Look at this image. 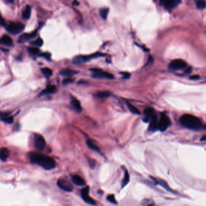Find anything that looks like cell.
Listing matches in <instances>:
<instances>
[{"label": "cell", "instance_id": "obj_1", "mask_svg": "<svg viewBox=\"0 0 206 206\" xmlns=\"http://www.w3.org/2000/svg\"><path fill=\"white\" fill-rule=\"evenodd\" d=\"M29 158L32 163L36 164L45 170H52L55 168L56 163L55 160L50 156L38 152H31Z\"/></svg>", "mask_w": 206, "mask_h": 206}, {"label": "cell", "instance_id": "obj_2", "mask_svg": "<svg viewBox=\"0 0 206 206\" xmlns=\"http://www.w3.org/2000/svg\"><path fill=\"white\" fill-rule=\"evenodd\" d=\"M179 122L182 126L190 130H198L202 127L201 120L191 114H185L181 116L179 119Z\"/></svg>", "mask_w": 206, "mask_h": 206}, {"label": "cell", "instance_id": "obj_3", "mask_svg": "<svg viewBox=\"0 0 206 206\" xmlns=\"http://www.w3.org/2000/svg\"><path fill=\"white\" fill-rule=\"evenodd\" d=\"M104 56V55H103L101 53H94L93 55H91L89 56H77L74 58L73 60V62L75 64H82L84 62H86L89 61V60L92 59H94L95 58L99 57V56Z\"/></svg>", "mask_w": 206, "mask_h": 206}, {"label": "cell", "instance_id": "obj_4", "mask_svg": "<svg viewBox=\"0 0 206 206\" xmlns=\"http://www.w3.org/2000/svg\"><path fill=\"white\" fill-rule=\"evenodd\" d=\"M24 29V26L20 23L18 22H12L7 26V30L13 34L17 35L23 31Z\"/></svg>", "mask_w": 206, "mask_h": 206}, {"label": "cell", "instance_id": "obj_5", "mask_svg": "<svg viewBox=\"0 0 206 206\" xmlns=\"http://www.w3.org/2000/svg\"><path fill=\"white\" fill-rule=\"evenodd\" d=\"M34 144L35 148L38 151H42L45 148L46 142L42 136L35 134L34 136Z\"/></svg>", "mask_w": 206, "mask_h": 206}, {"label": "cell", "instance_id": "obj_6", "mask_svg": "<svg viewBox=\"0 0 206 206\" xmlns=\"http://www.w3.org/2000/svg\"><path fill=\"white\" fill-rule=\"evenodd\" d=\"M170 124L169 118L164 114H161L160 119L158 120V130L164 131L167 129Z\"/></svg>", "mask_w": 206, "mask_h": 206}, {"label": "cell", "instance_id": "obj_7", "mask_svg": "<svg viewBox=\"0 0 206 206\" xmlns=\"http://www.w3.org/2000/svg\"><path fill=\"white\" fill-rule=\"evenodd\" d=\"M89 187H86L81 190V196L83 201L88 204L95 205H96L95 201L89 196Z\"/></svg>", "mask_w": 206, "mask_h": 206}, {"label": "cell", "instance_id": "obj_8", "mask_svg": "<svg viewBox=\"0 0 206 206\" xmlns=\"http://www.w3.org/2000/svg\"><path fill=\"white\" fill-rule=\"evenodd\" d=\"M180 3L181 1L179 0H163V1L160 2L162 6L167 11H170L176 8Z\"/></svg>", "mask_w": 206, "mask_h": 206}, {"label": "cell", "instance_id": "obj_9", "mask_svg": "<svg viewBox=\"0 0 206 206\" xmlns=\"http://www.w3.org/2000/svg\"><path fill=\"white\" fill-rule=\"evenodd\" d=\"M186 67V63L181 59H176L172 61L169 65V68L173 70H181Z\"/></svg>", "mask_w": 206, "mask_h": 206}, {"label": "cell", "instance_id": "obj_10", "mask_svg": "<svg viewBox=\"0 0 206 206\" xmlns=\"http://www.w3.org/2000/svg\"><path fill=\"white\" fill-rule=\"evenodd\" d=\"M57 184L58 187L66 192H71L73 190V188L72 185L67 180L64 178L59 179L58 180Z\"/></svg>", "mask_w": 206, "mask_h": 206}, {"label": "cell", "instance_id": "obj_11", "mask_svg": "<svg viewBox=\"0 0 206 206\" xmlns=\"http://www.w3.org/2000/svg\"><path fill=\"white\" fill-rule=\"evenodd\" d=\"M37 35V30L35 32H33L30 33H24L21 35L18 39V42L19 43H24L25 42H27V41L30 40V39H32L35 38Z\"/></svg>", "mask_w": 206, "mask_h": 206}, {"label": "cell", "instance_id": "obj_12", "mask_svg": "<svg viewBox=\"0 0 206 206\" xmlns=\"http://www.w3.org/2000/svg\"><path fill=\"white\" fill-rule=\"evenodd\" d=\"M158 117L154 114L149 121V130L151 131H155L158 130Z\"/></svg>", "mask_w": 206, "mask_h": 206}, {"label": "cell", "instance_id": "obj_13", "mask_svg": "<svg viewBox=\"0 0 206 206\" xmlns=\"http://www.w3.org/2000/svg\"><path fill=\"white\" fill-rule=\"evenodd\" d=\"M92 77L94 78H105L108 79H113L114 78V76L112 74L108 72H104L101 70L98 73H94Z\"/></svg>", "mask_w": 206, "mask_h": 206}, {"label": "cell", "instance_id": "obj_14", "mask_svg": "<svg viewBox=\"0 0 206 206\" xmlns=\"http://www.w3.org/2000/svg\"><path fill=\"white\" fill-rule=\"evenodd\" d=\"M73 183L78 186H83L85 185V180L79 175H73L71 176Z\"/></svg>", "mask_w": 206, "mask_h": 206}, {"label": "cell", "instance_id": "obj_15", "mask_svg": "<svg viewBox=\"0 0 206 206\" xmlns=\"http://www.w3.org/2000/svg\"><path fill=\"white\" fill-rule=\"evenodd\" d=\"M0 44L10 47L13 45V41L10 36L5 35L0 38Z\"/></svg>", "mask_w": 206, "mask_h": 206}, {"label": "cell", "instance_id": "obj_16", "mask_svg": "<svg viewBox=\"0 0 206 206\" xmlns=\"http://www.w3.org/2000/svg\"><path fill=\"white\" fill-rule=\"evenodd\" d=\"M71 104L73 108L74 109L75 111H76L78 113L82 112L81 105L80 104L79 101L77 98L73 97L71 99Z\"/></svg>", "mask_w": 206, "mask_h": 206}, {"label": "cell", "instance_id": "obj_17", "mask_svg": "<svg viewBox=\"0 0 206 206\" xmlns=\"http://www.w3.org/2000/svg\"><path fill=\"white\" fill-rule=\"evenodd\" d=\"M10 155L9 150L6 148H0V159L5 161L8 160Z\"/></svg>", "mask_w": 206, "mask_h": 206}, {"label": "cell", "instance_id": "obj_18", "mask_svg": "<svg viewBox=\"0 0 206 206\" xmlns=\"http://www.w3.org/2000/svg\"><path fill=\"white\" fill-rule=\"evenodd\" d=\"M145 117L143 118V121L145 122H149L151 117L155 114L154 110L151 108H148L145 111Z\"/></svg>", "mask_w": 206, "mask_h": 206}, {"label": "cell", "instance_id": "obj_19", "mask_svg": "<svg viewBox=\"0 0 206 206\" xmlns=\"http://www.w3.org/2000/svg\"><path fill=\"white\" fill-rule=\"evenodd\" d=\"M56 86L55 85H50V86H48L45 89H44L41 92L39 95L52 94V93L55 92L56 91Z\"/></svg>", "mask_w": 206, "mask_h": 206}, {"label": "cell", "instance_id": "obj_20", "mask_svg": "<svg viewBox=\"0 0 206 206\" xmlns=\"http://www.w3.org/2000/svg\"><path fill=\"white\" fill-rule=\"evenodd\" d=\"M60 74L63 76H65V77H71L73 76V75L77 74V71H75L74 70H70V69H68V68H67V69H64V70H62L61 72H60Z\"/></svg>", "mask_w": 206, "mask_h": 206}, {"label": "cell", "instance_id": "obj_21", "mask_svg": "<svg viewBox=\"0 0 206 206\" xmlns=\"http://www.w3.org/2000/svg\"><path fill=\"white\" fill-rule=\"evenodd\" d=\"M30 14H31V7L29 6H27L22 13V17L24 20H27L30 17Z\"/></svg>", "mask_w": 206, "mask_h": 206}, {"label": "cell", "instance_id": "obj_22", "mask_svg": "<svg viewBox=\"0 0 206 206\" xmlns=\"http://www.w3.org/2000/svg\"><path fill=\"white\" fill-rule=\"evenodd\" d=\"M86 144L88 145V146L92 150L97 151L98 152H100V149L98 148V147L96 145V144L95 143H94L92 140H88L86 141Z\"/></svg>", "mask_w": 206, "mask_h": 206}, {"label": "cell", "instance_id": "obj_23", "mask_svg": "<svg viewBox=\"0 0 206 206\" xmlns=\"http://www.w3.org/2000/svg\"><path fill=\"white\" fill-rule=\"evenodd\" d=\"M127 106H128V109L130 110V111L133 113V114H137V115H139V114H140V110L137 108L135 106L133 105L132 104H130V103H127Z\"/></svg>", "mask_w": 206, "mask_h": 206}, {"label": "cell", "instance_id": "obj_24", "mask_svg": "<svg viewBox=\"0 0 206 206\" xmlns=\"http://www.w3.org/2000/svg\"><path fill=\"white\" fill-rule=\"evenodd\" d=\"M108 12H109V9L108 8H102L100 10V12H99L101 17L104 20H106L107 18Z\"/></svg>", "mask_w": 206, "mask_h": 206}, {"label": "cell", "instance_id": "obj_25", "mask_svg": "<svg viewBox=\"0 0 206 206\" xmlns=\"http://www.w3.org/2000/svg\"><path fill=\"white\" fill-rule=\"evenodd\" d=\"M28 51L30 55H33V56H36V55L39 56V52H40L39 49L38 48L35 47L28 48Z\"/></svg>", "mask_w": 206, "mask_h": 206}, {"label": "cell", "instance_id": "obj_26", "mask_svg": "<svg viewBox=\"0 0 206 206\" xmlns=\"http://www.w3.org/2000/svg\"><path fill=\"white\" fill-rule=\"evenodd\" d=\"M41 71L46 77H50L53 74L52 70L49 68H43L41 69Z\"/></svg>", "mask_w": 206, "mask_h": 206}, {"label": "cell", "instance_id": "obj_27", "mask_svg": "<svg viewBox=\"0 0 206 206\" xmlns=\"http://www.w3.org/2000/svg\"><path fill=\"white\" fill-rule=\"evenodd\" d=\"M130 181V174L127 170L125 171V175H124V178L122 181V187H125L128 184V183Z\"/></svg>", "mask_w": 206, "mask_h": 206}, {"label": "cell", "instance_id": "obj_28", "mask_svg": "<svg viewBox=\"0 0 206 206\" xmlns=\"http://www.w3.org/2000/svg\"><path fill=\"white\" fill-rule=\"evenodd\" d=\"M110 92L108 91H103V92H98L96 94V96L98 98H106L110 95Z\"/></svg>", "mask_w": 206, "mask_h": 206}, {"label": "cell", "instance_id": "obj_29", "mask_svg": "<svg viewBox=\"0 0 206 206\" xmlns=\"http://www.w3.org/2000/svg\"><path fill=\"white\" fill-rule=\"evenodd\" d=\"M43 43H44L43 40L41 38H39L37 39L32 41L30 44H31V45L36 46V47H41L43 45Z\"/></svg>", "mask_w": 206, "mask_h": 206}, {"label": "cell", "instance_id": "obj_30", "mask_svg": "<svg viewBox=\"0 0 206 206\" xmlns=\"http://www.w3.org/2000/svg\"><path fill=\"white\" fill-rule=\"evenodd\" d=\"M1 120L6 123H9V124H11V123H12L14 122V118L12 116H5V117H3L1 119Z\"/></svg>", "mask_w": 206, "mask_h": 206}, {"label": "cell", "instance_id": "obj_31", "mask_svg": "<svg viewBox=\"0 0 206 206\" xmlns=\"http://www.w3.org/2000/svg\"><path fill=\"white\" fill-rule=\"evenodd\" d=\"M196 7L198 9H204L205 8V1H196Z\"/></svg>", "mask_w": 206, "mask_h": 206}, {"label": "cell", "instance_id": "obj_32", "mask_svg": "<svg viewBox=\"0 0 206 206\" xmlns=\"http://www.w3.org/2000/svg\"><path fill=\"white\" fill-rule=\"evenodd\" d=\"M107 199H108V201H110V202H111L113 204H116L117 203V201H116V199L115 198V196L113 195H108L107 196Z\"/></svg>", "mask_w": 206, "mask_h": 206}, {"label": "cell", "instance_id": "obj_33", "mask_svg": "<svg viewBox=\"0 0 206 206\" xmlns=\"http://www.w3.org/2000/svg\"><path fill=\"white\" fill-rule=\"evenodd\" d=\"M39 56L43 57V58H44L48 60H50V59H51V54L50 53H42L39 54Z\"/></svg>", "mask_w": 206, "mask_h": 206}, {"label": "cell", "instance_id": "obj_34", "mask_svg": "<svg viewBox=\"0 0 206 206\" xmlns=\"http://www.w3.org/2000/svg\"><path fill=\"white\" fill-rule=\"evenodd\" d=\"M74 81V79L71 78V77H67L66 79H65L64 80H63V83L64 84H68V83H72Z\"/></svg>", "mask_w": 206, "mask_h": 206}, {"label": "cell", "instance_id": "obj_35", "mask_svg": "<svg viewBox=\"0 0 206 206\" xmlns=\"http://www.w3.org/2000/svg\"><path fill=\"white\" fill-rule=\"evenodd\" d=\"M6 22L5 20L3 18V17L0 15V26H6Z\"/></svg>", "mask_w": 206, "mask_h": 206}, {"label": "cell", "instance_id": "obj_36", "mask_svg": "<svg viewBox=\"0 0 206 206\" xmlns=\"http://www.w3.org/2000/svg\"><path fill=\"white\" fill-rule=\"evenodd\" d=\"M123 77L124 79H128V78H130V74L129 73H123Z\"/></svg>", "mask_w": 206, "mask_h": 206}, {"label": "cell", "instance_id": "obj_37", "mask_svg": "<svg viewBox=\"0 0 206 206\" xmlns=\"http://www.w3.org/2000/svg\"><path fill=\"white\" fill-rule=\"evenodd\" d=\"M199 79V76H196V75H194L190 77V79L192 80H197Z\"/></svg>", "mask_w": 206, "mask_h": 206}, {"label": "cell", "instance_id": "obj_38", "mask_svg": "<svg viewBox=\"0 0 206 206\" xmlns=\"http://www.w3.org/2000/svg\"><path fill=\"white\" fill-rule=\"evenodd\" d=\"M9 114L8 113H1L0 112V117H1L2 118L3 117H5V116H7Z\"/></svg>", "mask_w": 206, "mask_h": 206}, {"label": "cell", "instance_id": "obj_39", "mask_svg": "<svg viewBox=\"0 0 206 206\" xmlns=\"http://www.w3.org/2000/svg\"><path fill=\"white\" fill-rule=\"evenodd\" d=\"M192 68L190 67V68H188L186 71H185V73H190L191 71H192Z\"/></svg>", "mask_w": 206, "mask_h": 206}, {"label": "cell", "instance_id": "obj_40", "mask_svg": "<svg viewBox=\"0 0 206 206\" xmlns=\"http://www.w3.org/2000/svg\"><path fill=\"white\" fill-rule=\"evenodd\" d=\"M148 206H154V205H149Z\"/></svg>", "mask_w": 206, "mask_h": 206}]
</instances>
